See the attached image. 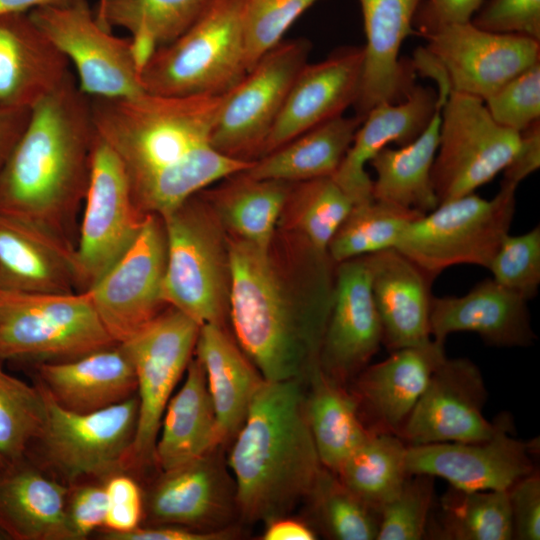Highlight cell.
<instances>
[{"label": "cell", "instance_id": "cell-12", "mask_svg": "<svg viewBox=\"0 0 540 540\" xmlns=\"http://www.w3.org/2000/svg\"><path fill=\"white\" fill-rule=\"evenodd\" d=\"M29 15L73 64L79 89L87 96L120 98L145 93L131 39L104 29L87 0L40 7Z\"/></svg>", "mask_w": 540, "mask_h": 540}, {"label": "cell", "instance_id": "cell-39", "mask_svg": "<svg viewBox=\"0 0 540 540\" xmlns=\"http://www.w3.org/2000/svg\"><path fill=\"white\" fill-rule=\"evenodd\" d=\"M407 444L390 433L371 432L335 473L343 485L380 514L402 488Z\"/></svg>", "mask_w": 540, "mask_h": 540}, {"label": "cell", "instance_id": "cell-35", "mask_svg": "<svg viewBox=\"0 0 540 540\" xmlns=\"http://www.w3.org/2000/svg\"><path fill=\"white\" fill-rule=\"evenodd\" d=\"M364 117L340 115L295 137L245 169L253 178L297 183L332 177Z\"/></svg>", "mask_w": 540, "mask_h": 540}, {"label": "cell", "instance_id": "cell-57", "mask_svg": "<svg viewBox=\"0 0 540 540\" xmlns=\"http://www.w3.org/2000/svg\"><path fill=\"white\" fill-rule=\"evenodd\" d=\"M76 0H0V16L29 13L30 11L47 6H64Z\"/></svg>", "mask_w": 540, "mask_h": 540}, {"label": "cell", "instance_id": "cell-54", "mask_svg": "<svg viewBox=\"0 0 540 540\" xmlns=\"http://www.w3.org/2000/svg\"><path fill=\"white\" fill-rule=\"evenodd\" d=\"M520 133V144L503 172L501 184L516 188L540 167V120Z\"/></svg>", "mask_w": 540, "mask_h": 540}, {"label": "cell", "instance_id": "cell-30", "mask_svg": "<svg viewBox=\"0 0 540 540\" xmlns=\"http://www.w3.org/2000/svg\"><path fill=\"white\" fill-rule=\"evenodd\" d=\"M221 445L205 371L194 354L181 388L171 396L164 410L154 460L164 472L197 460Z\"/></svg>", "mask_w": 540, "mask_h": 540}, {"label": "cell", "instance_id": "cell-48", "mask_svg": "<svg viewBox=\"0 0 540 540\" xmlns=\"http://www.w3.org/2000/svg\"><path fill=\"white\" fill-rule=\"evenodd\" d=\"M470 22L488 32L540 41V0H483Z\"/></svg>", "mask_w": 540, "mask_h": 540}, {"label": "cell", "instance_id": "cell-6", "mask_svg": "<svg viewBox=\"0 0 540 540\" xmlns=\"http://www.w3.org/2000/svg\"><path fill=\"white\" fill-rule=\"evenodd\" d=\"M162 219L166 234V304L200 325L226 326L231 290L226 231L199 192Z\"/></svg>", "mask_w": 540, "mask_h": 540}, {"label": "cell", "instance_id": "cell-15", "mask_svg": "<svg viewBox=\"0 0 540 540\" xmlns=\"http://www.w3.org/2000/svg\"><path fill=\"white\" fill-rule=\"evenodd\" d=\"M200 324L168 306L123 343L136 375L138 420L131 457L154 459L161 419L174 388L194 356Z\"/></svg>", "mask_w": 540, "mask_h": 540}, {"label": "cell", "instance_id": "cell-17", "mask_svg": "<svg viewBox=\"0 0 540 540\" xmlns=\"http://www.w3.org/2000/svg\"><path fill=\"white\" fill-rule=\"evenodd\" d=\"M494 423L495 430L486 440L407 445L408 473L439 477L463 490L507 491L536 470L532 455L539 441L516 438L506 413Z\"/></svg>", "mask_w": 540, "mask_h": 540}, {"label": "cell", "instance_id": "cell-28", "mask_svg": "<svg viewBox=\"0 0 540 540\" xmlns=\"http://www.w3.org/2000/svg\"><path fill=\"white\" fill-rule=\"evenodd\" d=\"M74 251L48 231L0 213V291L76 292Z\"/></svg>", "mask_w": 540, "mask_h": 540}, {"label": "cell", "instance_id": "cell-32", "mask_svg": "<svg viewBox=\"0 0 540 540\" xmlns=\"http://www.w3.org/2000/svg\"><path fill=\"white\" fill-rule=\"evenodd\" d=\"M199 193L229 237L268 249L293 183L253 178L240 171Z\"/></svg>", "mask_w": 540, "mask_h": 540}, {"label": "cell", "instance_id": "cell-38", "mask_svg": "<svg viewBox=\"0 0 540 540\" xmlns=\"http://www.w3.org/2000/svg\"><path fill=\"white\" fill-rule=\"evenodd\" d=\"M424 539H513L507 491H471L450 486L434 501Z\"/></svg>", "mask_w": 540, "mask_h": 540}, {"label": "cell", "instance_id": "cell-23", "mask_svg": "<svg viewBox=\"0 0 540 540\" xmlns=\"http://www.w3.org/2000/svg\"><path fill=\"white\" fill-rule=\"evenodd\" d=\"M423 0H359L366 37L358 97L357 116L376 105L403 100L414 84L413 63L400 58L404 40L413 30V21Z\"/></svg>", "mask_w": 540, "mask_h": 540}, {"label": "cell", "instance_id": "cell-59", "mask_svg": "<svg viewBox=\"0 0 540 540\" xmlns=\"http://www.w3.org/2000/svg\"><path fill=\"white\" fill-rule=\"evenodd\" d=\"M104 2V0H99L97 5H100Z\"/></svg>", "mask_w": 540, "mask_h": 540}, {"label": "cell", "instance_id": "cell-18", "mask_svg": "<svg viewBox=\"0 0 540 540\" xmlns=\"http://www.w3.org/2000/svg\"><path fill=\"white\" fill-rule=\"evenodd\" d=\"M487 396L482 373L472 360L445 357L398 437L408 446L486 440L495 430L494 421L483 414Z\"/></svg>", "mask_w": 540, "mask_h": 540}, {"label": "cell", "instance_id": "cell-19", "mask_svg": "<svg viewBox=\"0 0 540 540\" xmlns=\"http://www.w3.org/2000/svg\"><path fill=\"white\" fill-rule=\"evenodd\" d=\"M383 345L380 317L364 257L335 266L330 313L319 366L330 380L348 387Z\"/></svg>", "mask_w": 540, "mask_h": 540}, {"label": "cell", "instance_id": "cell-29", "mask_svg": "<svg viewBox=\"0 0 540 540\" xmlns=\"http://www.w3.org/2000/svg\"><path fill=\"white\" fill-rule=\"evenodd\" d=\"M37 368L44 390L61 407L77 413L107 408L137 391L134 367L122 344Z\"/></svg>", "mask_w": 540, "mask_h": 540}, {"label": "cell", "instance_id": "cell-43", "mask_svg": "<svg viewBox=\"0 0 540 540\" xmlns=\"http://www.w3.org/2000/svg\"><path fill=\"white\" fill-rule=\"evenodd\" d=\"M320 530L336 540L376 539L380 514L367 506L324 467L307 500Z\"/></svg>", "mask_w": 540, "mask_h": 540}, {"label": "cell", "instance_id": "cell-26", "mask_svg": "<svg viewBox=\"0 0 540 540\" xmlns=\"http://www.w3.org/2000/svg\"><path fill=\"white\" fill-rule=\"evenodd\" d=\"M440 104L443 103L433 89L414 85L403 100L380 103L365 115L332 176L354 205L373 200L372 179L366 165L389 144L403 146L416 139Z\"/></svg>", "mask_w": 540, "mask_h": 540}, {"label": "cell", "instance_id": "cell-20", "mask_svg": "<svg viewBox=\"0 0 540 540\" xmlns=\"http://www.w3.org/2000/svg\"><path fill=\"white\" fill-rule=\"evenodd\" d=\"M363 59V47L344 46L320 62L306 63L289 90L261 157L353 106Z\"/></svg>", "mask_w": 540, "mask_h": 540}, {"label": "cell", "instance_id": "cell-22", "mask_svg": "<svg viewBox=\"0 0 540 540\" xmlns=\"http://www.w3.org/2000/svg\"><path fill=\"white\" fill-rule=\"evenodd\" d=\"M147 506L156 525L208 531L233 527V520L239 516L234 481L217 449L164 471L148 496Z\"/></svg>", "mask_w": 540, "mask_h": 540}, {"label": "cell", "instance_id": "cell-34", "mask_svg": "<svg viewBox=\"0 0 540 540\" xmlns=\"http://www.w3.org/2000/svg\"><path fill=\"white\" fill-rule=\"evenodd\" d=\"M441 107L422 133L399 148H383L369 162L376 173L373 199L428 213L439 205L432 181V167L439 144Z\"/></svg>", "mask_w": 540, "mask_h": 540}, {"label": "cell", "instance_id": "cell-37", "mask_svg": "<svg viewBox=\"0 0 540 540\" xmlns=\"http://www.w3.org/2000/svg\"><path fill=\"white\" fill-rule=\"evenodd\" d=\"M210 0H104L94 13L106 30H127L140 68L154 50L179 38Z\"/></svg>", "mask_w": 540, "mask_h": 540}, {"label": "cell", "instance_id": "cell-58", "mask_svg": "<svg viewBox=\"0 0 540 540\" xmlns=\"http://www.w3.org/2000/svg\"><path fill=\"white\" fill-rule=\"evenodd\" d=\"M8 534L0 527V539H6Z\"/></svg>", "mask_w": 540, "mask_h": 540}, {"label": "cell", "instance_id": "cell-52", "mask_svg": "<svg viewBox=\"0 0 540 540\" xmlns=\"http://www.w3.org/2000/svg\"><path fill=\"white\" fill-rule=\"evenodd\" d=\"M483 0H423L418 7L413 26L418 34L430 33L442 26L471 20Z\"/></svg>", "mask_w": 540, "mask_h": 540}, {"label": "cell", "instance_id": "cell-4", "mask_svg": "<svg viewBox=\"0 0 540 540\" xmlns=\"http://www.w3.org/2000/svg\"><path fill=\"white\" fill-rule=\"evenodd\" d=\"M306 388L299 380L264 379L232 439L227 464L245 521L291 515L324 469L307 420Z\"/></svg>", "mask_w": 540, "mask_h": 540}, {"label": "cell", "instance_id": "cell-11", "mask_svg": "<svg viewBox=\"0 0 540 540\" xmlns=\"http://www.w3.org/2000/svg\"><path fill=\"white\" fill-rule=\"evenodd\" d=\"M311 43L304 38L281 41L223 95L212 131L213 147L233 159L254 162L305 66Z\"/></svg>", "mask_w": 540, "mask_h": 540}, {"label": "cell", "instance_id": "cell-44", "mask_svg": "<svg viewBox=\"0 0 540 540\" xmlns=\"http://www.w3.org/2000/svg\"><path fill=\"white\" fill-rule=\"evenodd\" d=\"M434 501V477L409 474L397 495L381 509L376 540L424 539Z\"/></svg>", "mask_w": 540, "mask_h": 540}, {"label": "cell", "instance_id": "cell-14", "mask_svg": "<svg viewBox=\"0 0 540 540\" xmlns=\"http://www.w3.org/2000/svg\"><path fill=\"white\" fill-rule=\"evenodd\" d=\"M39 386L46 400V418L37 439L46 459L68 481L111 475L131 456L137 396L101 410L77 413L61 407Z\"/></svg>", "mask_w": 540, "mask_h": 540}, {"label": "cell", "instance_id": "cell-9", "mask_svg": "<svg viewBox=\"0 0 540 540\" xmlns=\"http://www.w3.org/2000/svg\"><path fill=\"white\" fill-rule=\"evenodd\" d=\"M422 36L427 45L413 66L437 81L441 98L458 92L484 101L540 61V41L488 32L470 21L445 25Z\"/></svg>", "mask_w": 540, "mask_h": 540}, {"label": "cell", "instance_id": "cell-16", "mask_svg": "<svg viewBox=\"0 0 540 540\" xmlns=\"http://www.w3.org/2000/svg\"><path fill=\"white\" fill-rule=\"evenodd\" d=\"M165 269L164 222L149 214L130 247L87 291L116 343L130 339L168 307L163 298Z\"/></svg>", "mask_w": 540, "mask_h": 540}, {"label": "cell", "instance_id": "cell-56", "mask_svg": "<svg viewBox=\"0 0 540 540\" xmlns=\"http://www.w3.org/2000/svg\"><path fill=\"white\" fill-rule=\"evenodd\" d=\"M262 534L264 540H314L315 530L305 521L284 515L267 520Z\"/></svg>", "mask_w": 540, "mask_h": 540}, {"label": "cell", "instance_id": "cell-13", "mask_svg": "<svg viewBox=\"0 0 540 540\" xmlns=\"http://www.w3.org/2000/svg\"><path fill=\"white\" fill-rule=\"evenodd\" d=\"M75 245L76 292H87L130 247L146 217L133 201L118 159L96 133Z\"/></svg>", "mask_w": 540, "mask_h": 540}, {"label": "cell", "instance_id": "cell-53", "mask_svg": "<svg viewBox=\"0 0 540 540\" xmlns=\"http://www.w3.org/2000/svg\"><path fill=\"white\" fill-rule=\"evenodd\" d=\"M108 540H227L236 536L234 527L223 530H199L179 525H157L123 533L108 531L104 535Z\"/></svg>", "mask_w": 540, "mask_h": 540}, {"label": "cell", "instance_id": "cell-8", "mask_svg": "<svg viewBox=\"0 0 540 540\" xmlns=\"http://www.w3.org/2000/svg\"><path fill=\"white\" fill-rule=\"evenodd\" d=\"M516 188L501 184L491 199L475 193L439 203L409 224L396 249L436 278L461 264L488 269L513 221Z\"/></svg>", "mask_w": 540, "mask_h": 540}, {"label": "cell", "instance_id": "cell-40", "mask_svg": "<svg viewBox=\"0 0 540 540\" xmlns=\"http://www.w3.org/2000/svg\"><path fill=\"white\" fill-rule=\"evenodd\" d=\"M354 203L332 177L293 183L277 227L327 252Z\"/></svg>", "mask_w": 540, "mask_h": 540}, {"label": "cell", "instance_id": "cell-46", "mask_svg": "<svg viewBox=\"0 0 540 540\" xmlns=\"http://www.w3.org/2000/svg\"><path fill=\"white\" fill-rule=\"evenodd\" d=\"M488 270L492 279L527 301L540 285V227L502 239Z\"/></svg>", "mask_w": 540, "mask_h": 540}, {"label": "cell", "instance_id": "cell-1", "mask_svg": "<svg viewBox=\"0 0 540 540\" xmlns=\"http://www.w3.org/2000/svg\"><path fill=\"white\" fill-rule=\"evenodd\" d=\"M228 239L233 337L265 380L308 383L320 368L336 264L281 227L268 249Z\"/></svg>", "mask_w": 540, "mask_h": 540}, {"label": "cell", "instance_id": "cell-2", "mask_svg": "<svg viewBox=\"0 0 540 540\" xmlns=\"http://www.w3.org/2000/svg\"><path fill=\"white\" fill-rule=\"evenodd\" d=\"M223 95L90 97L96 133L121 164L141 212L162 217L253 164L212 145Z\"/></svg>", "mask_w": 540, "mask_h": 540}, {"label": "cell", "instance_id": "cell-24", "mask_svg": "<svg viewBox=\"0 0 540 540\" xmlns=\"http://www.w3.org/2000/svg\"><path fill=\"white\" fill-rule=\"evenodd\" d=\"M528 301L492 278L477 283L462 296L433 297L432 340L444 344L456 332L477 334L496 347H528L536 340Z\"/></svg>", "mask_w": 540, "mask_h": 540}, {"label": "cell", "instance_id": "cell-51", "mask_svg": "<svg viewBox=\"0 0 540 540\" xmlns=\"http://www.w3.org/2000/svg\"><path fill=\"white\" fill-rule=\"evenodd\" d=\"M108 500L104 487H79L67 507L69 525L74 539L84 538L105 524Z\"/></svg>", "mask_w": 540, "mask_h": 540}, {"label": "cell", "instance_id": "cell-41", "mask_svg": "<svg viewBox=\"0 0 540 540\" xmlns=\"http://www.w3.org/2000/svg\"><path fill=\"white\" fill-rule=\"evenodd\" d=\"M422 215L374 199L353 205L331 239L327 253L338 264L396 248L405 229Z\"/></svg>", "mask_w": 540, "mask_h": 540}, {"label": "cell", "instance_id": "cell-33", "mask_svg": "<svg viewBox=\"0 0 540 540\" xmlns=\"http://www.w3.org/2000/svg\"><path fill=\"white\" fill-rule=\"evenodd\" d=\"M66 487L36 470H10L0 477V527L17 539H74Z\"/></svg>", "mask_w": 540, "mask_h": 540}, {"label": "cell", "instance_id": "cell-50", "mask_svg": "<svg viewBox=\"0 0 540 540\" xmlns=\"http://www.w3.org/2000/svg\"><path fill=\"white\" fill-rule=\"evenodd\" d=\"M108 507L104 526L116 533L129 532L139 527L143 501L139 486L125 475H115L104 487Z\"/></svg>", "mask_w": 540, "mask_h": 540}, {"label": "cell", "instance_id": "cell-55", "mask_svg": "<svg viewBox=\"0 0 540 540\" xmlns=\"http://www.w3.org/2000/svg\"><path fill=\"white\" fill-rule=\"evenodd\" d=\"M29 114L30 109H12L0 106V172L24 131Z\"/></svg>", "mask_w": 540, "mask_h": 540}, {"label": "cell", "instance_id": "cell-49", "mask_svg": "<svg viewBox=\"0 0 540 540\" xmlns=\"http://www.w3.org/2000/svg\"><path fill=\"white\" fill-rule=\"evenodd\" d=\"M513 539H540V476L535 470L508 490Z\"/></svg>", "mask_w": 540, "mask_h": 540}, {"label": "cell", "instance_id": "cell-3", "mask_svg": "<svg viewBox=\"0 0 540 540\" xmlns=\"http://www.w3.org/2000/svg\"><path fill=\"white\" fill-rule=\"evenodd\" d=\"M95 140L90 97L71 74L30 109L0 172V213L75 248Z\"/></svg>", "mask_w": 540, "mask_h": 540}, {"label": "cell", "instance_id": "cell-42", "mask_svg": "<svg viewBox=\"0 0 540 540\" xmlns=\"http://www.w3.org/2000/svg\"><path fill=\"white\" fill-rule=\"evenodd\" d=\"M46 418V400L40 386H30L8 374L0 361V459L13 466L32 440L40 435Z\"/></svg>", "mask_w": 540, "mask_h": 540}, {"label": "cell", "instance_id": "cell-60", "mask_svg": "<svg viewBox=\"0 0 540 540\" xmlns=\"http://www.w3.org/2000/svg\"><path fill=\"white\" fill-rule=\"evenodd\" d=\"M0 466H3L1 459H0Z\"/></svg>", "mask_w": 540, "mask_h": 540}, {"label": "cell", "instance_id": "cell-45", "mask_svg": "<svg viewBox=\"0 0 540 540\" xmlns=\"http://www.w3.org/2000/svg\"><path fill=\"white\" fill-rule=\"evenodd\" d=\"M318 0H245L243 12L247 71L282 41L292 23Z\"/></svg>", "mask_w": 540, "mask_h": 540}, {"label": "cell", "instance_id": "cell-47", "mask_svg": "<svg viewBox=\"0 0 540 540\" xmlns=\"http://www.w3.org/2000/svg\"><path fill=\"white\" fill-rule=\"evenodd\" d=\"M492 118L520 132L540 120V61L514 76L484 100Z\"/></svg>", "mask_w": 540, "mask_h": 540}, {"label": "cell", "instance_id": "cell-25", "mask_svg": "<svg viewBox=\"0 0 540 540\" xmlns=\"http://www.w3.org/2000/svg\"><path fill=\"white\" fill-rule=\"evenodd\" d=\"M363 257L382 325L383 345L391 352L430 342L435 278L396 248Z\"/></svg>", "mask_w": 540, "mask_h": 540}, {"label": "cell", "instance_id": "cell-10", "mask_svg": "<svg viewBox=\"0 0 540 540\" xmlns=\"http://www.w3.org/2000/svg\"><path fill=\"white\" fill-rule=\"evenodd\" d=\"M520 133L497 123L482 99L450 92L441 107L432 181L439 203L474 193L502 172Z\"/></svg>", "mask_w": 540, "mask_h": 540}, {"label": "cell", "instance_id": "cell-21", "mask_svg": "<svg viewBox=\"0 0 540 540\" xmlns=\"http://www.w3.org/2000/svg\"><path fill=\"white\" fill-rule=\"evenodd\" d=\"M445 357L444 344L431 340L368 364L348 386L368 430L398 436Z\"/></svg>", "mask_w": 540, "mask_h": 540}, {"label": "cell", "instance_id": "cell-31", "mask_svg": "<svg viewBox=\"0 0 540 540\" xmlns=\"http://www.w3.org/2000/svg\"><path fill=\"white\" fill-rule=\"evenodd\" d=\"M194 354L205 371L222 443L232 441L264 378L226 326L201 325Z\"/></svg>", "mask_w": 540, "mask_h": 540}, {"label": "cell", "instance_id": "cell-36", "mask_svg": "<svg viewBox=\"0 0 540 540\" xmlns=\"http://www.w3.org/2000/svg\"><path fill=\"white\" fill-rule=\"evenodd\" d=\"M306 415L320 461L333 473L371 433L349 388L327 378L320 368L307 383Z\"/></svg>", "mask_w": 540, "mask_h": 540}, {"label": "cell", "instance_id": "cell-27", "mask_svg": "<svg viewBox=\"0 0 540 540\" xmlns=\"http://www.w3.org/2000/svg\"><path fill=\"white\" fill-rule=\"evenodd\" d=\"M71 74L69 60L29 13L0 16V106L31 109Z\"/></svg>", "mask_w": 540, "mask_h": 540}, {"label": "cell", "instance_id": "cell-5", "mask_svg": "<svg viewBox=\"0 0 540 540\" xmlns=\"http://www.w3.org/2000/svg\"><path fill=\"white\" fill-rule=\"evenodd\" d=\"M245 0H210L175 41L157 48L140 68L146 93L161 96L223 95L247 74Z\"/></svg>", "mask_w": 540, "mask_h": 540}, {"label": "cell", "instance_id": "cell-7", "mask_svg": "<svg viewBox=\"0 0 540 540\" xmlns=\"http://www.w3.org/2000/svg\"><path fill=\"white\" fill-rule=\"evenodd\" d=\"M118 344L88 292L43 295L0 291V361L75 359Z\"/></svg>", "mask_w": 540, "mask_h": 540}]
</instances>
